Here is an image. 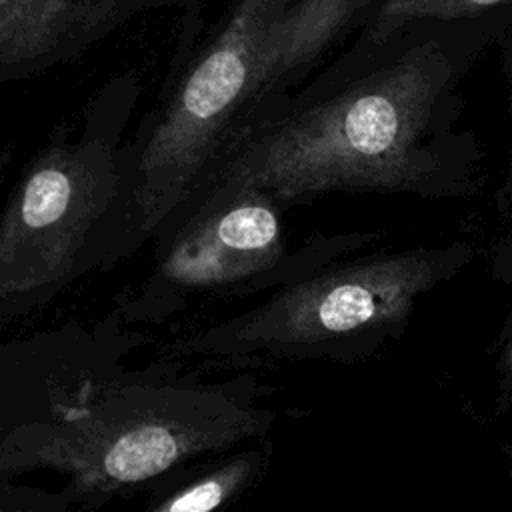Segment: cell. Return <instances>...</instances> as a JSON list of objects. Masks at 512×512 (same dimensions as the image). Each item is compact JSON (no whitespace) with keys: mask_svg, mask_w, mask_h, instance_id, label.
<instances>
[{"mask_svg":"<svg viewBox=\"0 0 512 512\" xmlns=\"http://www.w3.org/2000/svg\"><path fill=\"white\" fill-rule=\"evenodd\" d=\"M454 78L440 46L418 44L332 92L262 108L200 188L246 186L282 208L334 192L474 196L484 184V150L450 108Z\"/></svg>","mask_w":512,"mask_h":512,"instance_id":"1","label":"cell"},{"mask_svg":"<svg viewBox=\"0 0 512 512\" xmlns=\"http://www.w3.org/2000/svg\"><path fill=\"white\" fill-rule=\"evenodd\" d=\"M476 254L474 242L450 240L338 258L274 288L256 306L182 336L168 352L226 368L366 360L404 332L424 294Z\"/></svg>","mask_w":512,"mask_h":512,"instance_id":"2","label":"cell"},{"mask_svg":"<svg viewBox=\"0 0 512 512\" xmlns=\"http://www.w3.org/2000/svg\"><path fill=\"white\" fill-rule=\"evenodd\" d=\"M276 420L244 386H104L10 432L0 442V472L58 470L78 496L96 498L260 440Z\"/></svg>","mask_w":512,"mask_h":512,"instance_id":"3","label":"cell"},{"mask_svg":"<svg viewBox=\"0 0 512 512\" xmlns=\"http://www.w3.org/2000/svg\"><path fill=\"white\" fill-rule=\"evenodd\" d=\"M290 0H240L216 40L184 74L146 132L118 200L102 226V252L116 254L162 230L212 172L236 132L260 104L268 36ZM94 242V244H96Z\"/></svg>","mask_w":512,"mask_h":512,"instance_id":"4","label":"cell"},{"mask_svg":"<svg viewBox=\"0 0 512 512\" xmlns=\"http://www.w3.org/2000/svg\"><path fill=\"white\" fill-rule=\"evenodd\" d=\"M282 210L254 188H200L160 234L154 284L166 294V304L200 294L250 296L278 288L376 236H316L290 250Z\"/></svg>","mask_w":512,"mask_h":512,"instance_id":"5","label":"cell"},{"mask_svg":"<svg viewBox=\"0 0 512 512\" xmlns=\"http://www.w3.org/2000/svg\"><path fill=\"white\" fill-rule=\"evenodd\" d=\"M120 188V160L106 136L54 144L32 162L0 218V320L80 270Z\"/></svg>","mask_w":512,"mask_h":512,"instance_id":"6","label":"cell"},{"mask_svg":"<svg viewBox=\"0 0 512 512\" xmlns=\"http://www.w3.org/2000/svg\"><path fill=\"white\" fill-rule=\"evenodd\" d=\"M358 4V0H300L282 12L268 36L262 60L260 104L282 80L318 56Z\"/></svg>","mask_w":512,"mask_h":512,"instance_id":"7","label":"cell"},{"mask_svg":"<svg viewBox=\"0 0 512 512\" xmlns=\"http://www.w3.org/2000/svg\"><path fill=\"white\" fill-rule=\"evenodd\" d=\"M72 0H0V62L50 52L74 22Z\"/></svg>","mask_w":512,"mask_h":512,"instance_id":"8","label":"cell"},{"mask_svg":"<svg viewBox=\"0 0 512 512\" xmlns=\"http://www.w3.org/2000/svg\"><path fill=\"white\" fill-rule=\"evenodd\" d=\"M268 464V446L242 450L154 502L156 512H206L240 496Z\"/></svg>","mask_w":512,"mask_h":512,"instance_id":"9","label":"cell"},{"mask_svg":"<svg viewBox=\"0 0 512 512\" xmlns=\"http://www.w3.org/2000/svg\"><path fill=\"white\" fill-rule=\"evenodd\" d=\"M500 208L506 214V228L494 238L490 248V272L512 298V198L500 196ZM512 408V308L502 334V346L496 360V414Z\"/></svg>","mask_w":512,"mask_h":512,"instance_id":"10","label":"cell"},{"mask_svg":"<svg viewBox=\"0 0 512 512\" xmlns=\"http://www.w3.org/2000/svg\"><path fill=\"white\" fill-rule=\"evenodd\" d=\"M502 2L508 0H384L376 16V32L384 38L398 26L418 18H458Z\"/></svg>","mask_w":512,"mask_h":512,"instance_id":"11","label":"cell"},{"mask_svg":"<svg viewBox=\"0 0 512 512\" xmlns=\"http://www.w3.org/2000/svg\"><path fill=\"white\" fill-rule=\"evenodd\" d=\"M358 2H360V0H358ZM362 2H364V0H362Z\"/></svg>","mask_w":512,"mask_h":512,"instance_id":"12","label":"cell"}]
</instances>
